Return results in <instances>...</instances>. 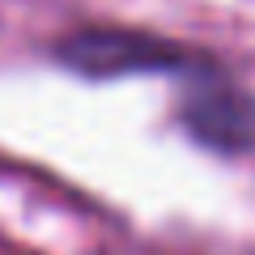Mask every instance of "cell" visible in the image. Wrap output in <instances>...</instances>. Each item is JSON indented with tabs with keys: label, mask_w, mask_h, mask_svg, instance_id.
Segmentation results:
<instances>
[{
	"label": "cell",
	"mask_w": 255,
	"mask_h": 255,
	"mask_svg": "<svg viewBox=\"0 0 255 255\" xmlns=\"http://www.w3.org/2000/svg\"><path fill=\"white\" fill-rule=\"evenodd\" d=\"M64 64L90 77H115V73H140V68H191V55L179 47L149 34H128V30H85L73 34L60 47Z\"/></svg>",
	"instance_id": "1"
},
{
	"label": "cell",
	"mask_w": 255,
	"mask_h": 255,
	"mask_svg": "<svg viewBox=\"0 0 255 255\" xmlns=\"http://www.w3.org/2000/svg\"><path fill=\"white\" fill-rule=\"evenodd\" d=\"M187 128L213 149H247L255 140V107L226 85L217 73L196 77V90L187 94V111H183Z\"/></svg>",
	"instance_id": "2"
}]
</instances>
